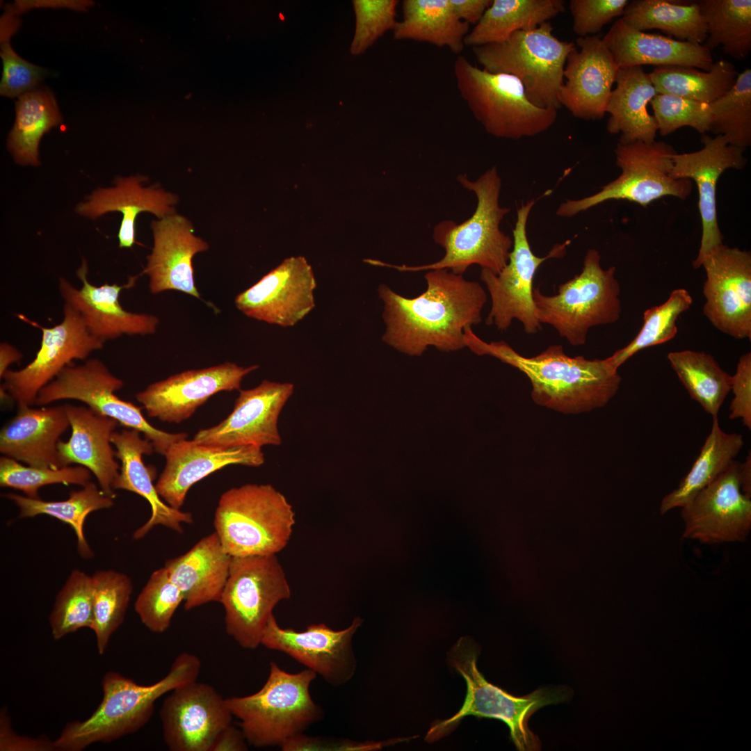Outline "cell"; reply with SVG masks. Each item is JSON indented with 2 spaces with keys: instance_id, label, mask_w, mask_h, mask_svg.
<instances>
[{
  "instance_id": "6da1fadb",
  "label": "cell",
  "mask_w": 751,
  "mask_h": 751,
  "mask_svg": "<svg viewBox=\"0 0 751 751\" xmlns=\"http://www.w3.org/2000/svg\"><path fill=\"white\" fill-rule=\"evenodd\" d=\"M424 278L426 291L411 298L379 285L386 327L382 340L410 356H420L429 346L444 352L465 348V329L481 322L485 291L447 269L428 270Z\"/></svg>"
},
{
  "instance_id": "7a4b0ae2",
  "label": "cell",
  "mask_w": 751,
  "mask_h": 751,
  "mask_svg": "<svg viewBox=\"0 0 751 751\" xmlns=\"http://www.w3.org/2000/svg\"><path fill=\"white\" fill-rule=\"evenodd\" d=\"M464 344L478 355L492 356L522 371L531 382L533 401L563 413L604 407L616 394L622 380L607 357H570L561 345H551L538 355L526 357L504 341L481 339L471 328L465 329Z\"/></svg>"
},
{
  "instance_id": "3957f363",
  "label": "cell",
  "mask_w": 751,
  "mask_h": 751,
  "mask_svg": "<svg viewBox=\"0 0 751 751\" xmlns=\"http://www.w3.org/2000/svg\"><path fill=\"white\" fill-rule=\"evenodd\" d=\"M457 180L475 194L477 204L471 216L461 223L444 220L434 227L433 239L444 249L442 258L419 266L391 265L376 260L374 265L401 272L447 269L458 275H463L472 265L495 274L506 266L513 241L500 229V223L510 209L499 204L501 179L496 167L488 169L474 181L463 174L459 175Z\"/></svg>"
},
{
  "instance_id": "277c9868",
  "label": "cell",
  "mask_w": 751,
  "mask_h": 751,
  "mask_svg": "<svg viewBox=\"0 0 751 751\" xmlns=\"http://www.w3.org/2000/svg\"><path fill=\"white\" fill-rule=\"evenodd\" d=\"M201 661L193 654L178 655L168 674L157 682L140 685L116 672L102 679L103 698L83 721L66 725L54 741L56 750L80 751L96 742L109 743L138 732L150 720L155 702L167 693L197 680Z\"/></svg>"
},
{
  "instance_id": "5b68a950",
  "label": "cell",
  "mask_w": 751,
  "mask_h": 751,
  "mask_svg": "<svg viewBox=\"0 0 751 751\" xmlns=\"http://www.w3.org/2000/svg\"><path fill=\"white\" fill-rule=\"evenodd\" d=\"M480 649L472 639L462 637L448 654L449 665L467 684V693L462 706L449 719L436 722L427 733L426 739L437 741L455 728L465 716L495 718L504 722L510 729V738L519 751L539 750L541 743L529 729L528 722L540 709L566 701L569 691L563 687H542L522 697L514 696L489 683L477 668Z\"/></svg>"
},
{
  "instance_id": "8992f818",
  "label": "cell",
  "mask_w": 751,
  "mask_h": 751,
  "mask_svg": "<svg viewBox=\"0 0 751 751\" xmlns=\"http://www.w3.org/2000/svg\"><path fill=\"white\" fill-rule=\"evenodd\" d=\"M316 677L309 668L291 674L271 661L268 677L259 691L226 698L248 743L256 748L281 746L321 720L323 711L309 693Z\"/></svg>"
},
{
  "instance_id": "52a82bcc",
  "label": "cell",
  "mask_w": 751,
  "mask_h": 751,
  "mask_svg": "<svg viewBox=\"0 0 751 751\" xmlns=\"http://www.w3.org/2000/svg\"><path fill=\"white\" fill-rule=\"evenodd\" d=\"M295 523L291 504L270 484L227 490L213 519L214 531L232 557L277 554L289 542Z\"/></svg>"
},
{
  "instance_id": "ba28073f",
  "label": "cell",
  "mask_w": 751,
  "mask_h": 751,
  "mask_svg": "<svg viewBox=\"0 0 751 751\" xmlns=\"http://www.w3.org/2000/svg\"><path fill=\"white\" fill-rule=\"evenodd\" d=\"M598 250L588 249L580 274L558 286L557 293L543 294L533 288L535 316L552 326L574 346L584 345L589 330L615 323L622 312L616 268L604 269Z\"/></svg>"
},
{
  "instance_id": "9c48e42d",
  "label": "cell",
  "mask_w": 751,
  "mask_h": 751,
  "mask_svg": "<svg viewBox=\"0 0 751 751\" xmlns=\"http://www.w3.org/2000/svg\"><path fill=\"white\" fill-rule=\"evenodd\" d=\"M453 71L457 88L471 113L489 134L517 140L549 129L558 116L554 108L538 107L528 100L515 76L493 73L458 55Z\"/></svg>"
},
{
  "instance_id": "30bf717a",
  "label": "cell",
  "mask_w": 751,
  "mask_h": 751,
  "mask_svg": "<svg viewBox=\"0 0 751 751\" xmlns=\"http://www.w3.org/2000/svg\"><path fill=\"white\" fill-rule=\"evenodd\" d=\"M575 47L573 42L557 38L547 22L517 31L501 42L473 47L472 51L483 69L517 78L531 104L558 110L566 60Z\"/></svg>"
},
{
  "instance_id": "8fae6325",
  "label": "cell",
  "mask_w": 751,
  "mask_h": 751,
  "mask_svg": "<svg viewBox=\"0 0 751 751\" xmlns=\"http://www.w3.org/2000/svg\"><path fill=\"white\" fill-rule=\"evenodd\" d=\"M291 595L276 554L232 557L219 601L226 633L243 649L257 648L274 608Z\"/></svg>"
},
{
  "instance_id": "7c38bea8",
  "label": "cell",
  "mask_w": 751,
  "mask_h": 751,
  "mask_svg": "<svg viewBox=\"0 0 751 751\" xmlns=\"http://www.w3.org/2000/svg\"><path fill=\"white\" fill-rule=\"evenodd\" d=\"M675 153L672 147L663 141L618 142L615 154L616 164L622 170L620 176L592 195L563 202L556 214L570 218L612 200H627L647 207L666 196L686 199L693 184L689 179L672 177V156Z\"/></svg>"
},
{
  "instance_id": "4fadbf2b",
  "label": "cell",
  "mask_w": 751,
  "mask_h": 751,
  "mask_svg": "<svg viewBox=\"0 0 751 751\" xmlns=\"http://www.w3.org/2000/svg\"><path fill=\"white\" fill-rule=\"evenodd\" d=\"M535 202V200H529L517 211L513 245L506 266L498 274L486 269H481L480 274L491 298V308L485 323L501 331L508 330L514 319L522 324L528 334H536L542 329L535 316L533 278L544 261L563 257L570 242L556 244L544 257H538L533 252L527 238L526 224Z\"/></svg>"
},
{
  "instance_id": "5bb4252c",
  "label": "cell",
  "mask_w": 751,
  "mask_h": 751,
  "mask_svg": "<svg viewBox=\"0 0 751 751\" xmlns=\"http://www.w3.org/2000/svg\"><path fill=\"white\" fill-rule=\"evenodd\" d=\"M124 383L98 359H90L79 365H69L39 392L35 405L74 399L111 417L129 429L143 434L154 451L164 455L175 442L188 437L186 433H171L152 426L141 412L142 407L118 398L115 392Z\"/></svg>"
},
{
  "instance_id": "9a60e30c",
  "label": "cell",
  "mask_w": 751,
  "mask_h": 751,
  "mask_svg": "<svg viewBox=\"0 0 751 751\" xmlns=\"http://www.w3.org/2000/svg\"><path fill=\"white\" fill-rule=\"evenodd\" d=\"M19 318L41 331L40 346L25 367L8 370L1 390L8 393L18 407L32 406L40 391L74 360H85L103 348L105 342L87 329L81 316L67 304L63 305L61 322L45 327L19 314Z\"/></svg>"
},
{
  "instance_id": "2e32d148",
  "label": "cell",
  "mask_w": 751,
  "mask_h": 751,
  "mask_svg": "<svg viewBox=\"0 0 751 751\" xmlns=\"http://www.w3.org/2000/svg\"><path fill=\"white\" fill-rule=\"evenodd\" d=\"M706 272L703 314L735 339H751V254L720 245L702 261Z\"/></svg>"
},
{
  "instance_id": "e0dca14e",
  "label": "cell",
  "mask_w": 751,
  "mask_h": 751,
  "mask_svg": "<svg viewBox=\"0 0 751 751\" xmlns=\"http://www.w3.org/2000/svg\"><path fill=\"white\" fill-rule=\"evenodd\" d=\"M740 464L734 460L681 508L683 538L708 544L747 539L751 529V499L741 490Z\"/></svg>"
},
{
  "instance_id": "ac0fdd59",
  "label": "cell",
  "mask_w": 751,
  "mask_h": 751,
  "mask_svg": "<svg viewBox=\"0 0 751 751\" xmlns=\"http://www.w3.org/2000/svg\"><path fill=\"white\" fill-rule=\"evenodd\" d=\"M232 717L226 698L197 680L170 691L160 709L163 739L171 751H211Z\"/></svg>"
},
{
  "instance_id": "d6986e66",
  "label": "cell",
  "mask_w": 751,
  "mask_h": 751,
  "mask_svg": "<svg viewBox=\"0 0 751 751\" xmlns=\"http://www.w3.org/2000/svg\"><path fill=\"white\" fill-rule=\"evenodd\" d=\"M360 617L342 630H333L323 623L309 625L298 631L282 628L273 615L264 630L261 645L288 654L321 676L333 686L349 681L356 670L352 640L361 626Z\"/></svg>"
},
{
  "instance_id": "ffe728a7",
  "label": "cell",
  "mask_w": 751,
  "mask_h": 751,
  "mask_svg": "<svg viewBox=\"0 0 751 751\" xmlns=\"http://www.w3.org/2000/svg\"><path fill=\"white\" fill-rule=\"evenodd\" d=\"M316 281L302 256L285 259L254 285L235 298L245 316L281 327H292L315 307Z\"/></svg>"
},
{
  "instance_id": "44dd1931",
  "label": "cell",
  "mask_w": 751,
  "mask_h": 751,
  "mask_svg": "<svg viewBox=\"0 0 751 751\" xmlns=\"http://www.w3.org/2000/svg\"><path fill=\"white\" fill-rule=\"evenodd\" d=\"M293 391L292 383L267 380L240 389L232 412L218 424L200 430L193 439L225 447L279 446V416Z\"/></svg>"
},
{
  "instance_id": "7402d4cb",
  "label": "cell",
  "mask_w": 751,
  "mask_h": 751,
  "mask_svg": "<svg viewBox=\"0 0 751 751\" xmlns=\"http://www.w3.org/2000/svg\"><path fill=\"white\" fill-rule=\"evenodd\" d=\"M258 365L241 366L223 364L201 369L183 371L148 385L136 398L150 417L179 423L216 394L240 390L243 378L257 369Z\"/></svg>"
},
{
  "instance_id": "603a6c76",
  "label": "cell",
  "mask_w": 751,
  "mask_h": 751,
  "mask_svg": "<svg viewBox=\"0 0 751 751\" xmlns=\"http://www.w3.org/2000/svg\"><path fill=\"white\" fill-rule=\"evenodd\" d=\"M702 149L672 156L671 175L674 179H689L698 189V209L702 220L700 247L693 262L695 268H700L703 259L714 249L723 244V236L719 228L716 207V188L721 175L727 169H742L748 163L745 150L729 144L722 135L711 137L702 134Z\"/></svg>"
},
{
  "instance_id": "cb8c5ba5",
  "label": "cell",
  "mask_w": 751,
  "mask_h": 751,
  "mask_svg": "<svg viewBox=\"0 0 751 751\" xmlns=\"http://www.w3.org/2000/svg\"><path fill=\"white\" fill-rule=\"evenodd\" d=\"M568 54L559 102L574 117L583 120L601 119L606 113L619 67L599 35L578 37Z\"/></svg>"
},
{
  "instance_id": "d4e9b609",
  "label": "cell",
  "mask_w": 751,
  "mask_h": 751,
  "mask_svg": "<svg viewBox=\"0 0 751 751\" xmlns=\"http://www.w3.org/2000/svg\"><path fill=\"white\" fill-rule=\"evenodd\" d=\"M76 275L82 282L81 288L60 277L58 290L65 303L78 312L87 329L95 337L106 342L123 334L147 335L155 332L159 323L156 316L129 312L120 302L122 290L132 287L138 276L130 277L123 285L105 283L95 286L88 280V263L84 259Z\"/></svg>"
},
{
  "instance_id": "484cf974",
  "label": "cell",
  "mask_w": 751,
  "mask_h": 751,
  "mask_svg": "<svg viewBox=\"0 0 751 751\" xmlns=\"http://www.w3.org/2000/svg\"><path fill=\"white\" fill-rule=\"evenodd\" d=\"M164 456L155 486L162 500L175 509L181 508L194 484L216 471L231 465L259 467L265 461L260 447L218 446L186 439L173 443Z\"/></svg>"
},
{
  "instance_id": "4316f807",
  "label": "cell",
  "mask_w": 751,
  "mask_h": 751,
  "mask_svg": "<svg viewBox=\"0 0 751 751\" xmlns=\"http://www.w3.org/2000/svg\"><path fill=\"white\" fill-rule=\"evenodd\" d=\"M152 229L154 245L142 273L149 277L150 292L176 290L201 299L193 259L209 249L207 243L195 235L187 218L175 213L152 221Z\"/></svg>"
},
{
  "instance_id": "83f0119b",
  "label": "cell",
  "mask_w": 751,
  "mask_h": 751,
  "mask_svg": "<svg viewBox=\"0 0 751 751\" xmlns=\"http://www.w3.org/2000/svg\"><path fill=\"white\" fill-rule=\"evenodd\" d=\"M65 408L72 434L67 442L58 443L61 467L77 464L87 468L101 490L115 496L114 484L120 466L115 460L111 437L118 423L88 407L65 404Z\"/></svg>"
},
{
  "instance_id": "f1b7e54d",
  "label": "cell",
  "mask_w": 751,
  "mask_h": 751,
  "mask_svg": "<svg viewBox=\"0 0 751 751\" xmlns=\"http://www.w3.org/2000/svg\"><path fill=\"white\" fill-rule=\"evenodd\" d=\"M140 433L134 429L122 430L113 432L111 437L116 449L115 458L121 462L114 490L134 492L145 499L151 506L149 519L134 531L133 537L140 540L159 525L182 533L183 524L193 522V515L169 506L159 495L153 483L154 468L146 466L143 460V455H151L154 451V446L150 441L143 439Z\"/></svg>"
},
{
  "instance_id": "f546056e",
  "label": "cell",
  "mask_w": 751,
  "mask_h": 751,
  "mask_svg": "<svg viewBox=\"0 0 751 751\" xmlns=\"http://www.w3.org/2000/svg\"><path fill=\"white\" fill-rule=\"evenodd\" d=\"M70 422L65 405L19 407L0 432V452L27 465L58 469V443Z\"/></svg>"
},
{
  "instance_id": "4dcf8cb0",
  "label": "cell",
  "mask_w": 751,
  "mask_h": 751,
  "mask_svg": "<svg viewBox=\"0 0 751 751\" xmlns=\"http://www.w3.org/2000/svg\"><path fill=\"white\" fill-rule=\"evenodd\" d=\"M619 68L645 65L693 67L704 71L714 61L703 45L647 33L617 19L602 38Z\"/></svg>"
},
{
  "instance_id": "1f68e13d",
  "label": "cell",
  "mask_w": 751,
  "mask_h": 751,
  "mask_svg": "<svg viewBox=\"0 0 751 751\" xmlns=\"http://www.w3.org/2000/svg\"><path fill=\"white\" fill-rule=\"evenodd\" d=\"M144 177L131 176L118 178L115 185L95 191L87 201L80 203L76 211L81 216L97 218L108 212L122 215L118 234L119 247L130 248L136 243L135 221L142 212H150L158 218L175 213L177 197L163 189L144 187Z\"/></svg>"
},
{
  "instance_id": "d6a6232c",
  "label": "cell",
  "mask_w": 751,
  "mask_h": 751,
  "mask_svg": "<svg viewBox=\"0 0 751 751\" xmlns=\"http://www.w3.org/2000/svg\"><path fill=\"white\" fill-rule=\"evenodd\" d=\"M232 558L214 531L184 554L166 560L164 567L182 592L186 610L220 601Z\"/></svg>"
},
{
  "instance_id": "836d02e7",
  "label": "cell",
  "mask_w": 751,
  "mask_h": 751,
  "mask_svg": "<svg viewBox=\"0 0 751 751\" xmlns=\"http://www.w3.org/2000/svg\"><path fill=\"white\" fill-rule=\"evenodd\" d=\"M615 83L606 111L607 131L620 134L622 143L656 141L657 124L647 104L657 92L649 74L641 66L619 68Z\"/></svg>"
},
{
  "instance_id": "e575fe53",
  "label": "cell",
  "mask_w": 751,
  "mask_h": 751,
  "mask_svg": "<svg viewBox=\"0 0 751 751\" xmlns=\"http://www.w3.org/2000/svg\"><path fill=\"white\" fill-rule=\"evenodd\" d=\"M403 19L394 31L396 40H410L448 47L455 54L464 49L469 24L459 19L450 0H404Z\"/></svg>"
},
{
  "instance_id": "d590c367",
  "label": "cell",
  "mask_w": 751,
  "mask_h": 751,
  "mask_svg": "<svg viewBox=\"0 0 751 751\" xmlns=\"http://www.w3.org/2000/svg\"><path fill=\"white\" fill-rule=\"evenodd\" d=\"M562 0H492L465 38V45L501 42L514 32L533 29L565 11Z\"/></svg>"
},
{
  "instance_id": "8d00e7d4",
  "label": "cell",
  "mask_w": 751,
  "mask_h": 751,
  "mask_svg": "<svg viewBox=\"0 0 751 751\" xmlns=\"http://www.w3.org/2000/svg\"><path fill=\"white\" fill-rule=\"evenodd\" d=\"M739 433H725L717 417H713L711 431L691 470L676 489L665 495L661 503L660 513L664 515L675 508H682L701 490L714 481L735 460L744 446Z\"/></svg>"
},
{
  "instance_id": "74e56055",
  "label": "cell",
  "mask_w": 751,
  "mask_h": 751,
  "mask_svg": "<svg viewBox=\"0 0 751 751\" xmlns=\"http://www.w3.org/2000/svg\"><path fill=\"white\" fill-rule=\"evenodd\" d=\"M620 18L636 30L659 29L681 41L702 45L707 36L706 23L696 1L633 0L629 2Z\"/></svg>"
},
{
  "instance_id": "f35d334b",
  "label": "cell",
  "mask_w": 751,
  "mask_h": 751,
  "mask_svg": "<svg viewBox=\"0 0 751 751\" xmlns=\"http://www.w3.org/2000/svg\"><path fill=\"white\" fill-rule=\"evenodd\" d=\"M3 496L18 507L21 518L47 515L71 526L76 536L78 551L84 558L93 556L83 532L88 515L96 510L110 508L114 503V496L106 494L90 481L81 490L71 492L69 497L63 501H45L15 493H8Z\"/></svg>"
},
{
  "instance_id": "ab89813d",
  "label": "cell",
  "mask_w": 751,
  "mask_h": 751,
  "mask_svg": "<svg viewBox=\"0 0 751 751\" xmlns=\"http://www.w3.org/2000/svg\"><path fill=\"white\" fill-rule=\"evenodd\" d=\"M15 108L8 148L17 163L38 165L42 136L62 122L56 101L48 89H34L19 97Z\"/></svg>"
},
{
  "instance_id": "60d3db41",
  "label": "cell",
  "mask_w": 751,
  "mask_h": 751,
  "mask_svg": "<svg viewBox=\"0 0 751 751\" xmlns=\"http://www.w3.org/2000/svg\"><path fill=\"white\" fill-rule=\"evenodd\" d=\"M656 91L711 104L734 86L738 72L726 60L714 62L711 69L704 71L693 67L663 65L648 73Z\"/></svg>"
},
{
  "instance_id": "b9f144b4",
  "label": "cell",
  "mask_w": 751,
  "mask_h": 751,
  "mask_svg": "<svg viewBox=\"0 0 751 751\" xmlns=\"http://www.w3.org/2000/svg\"><path fill=\"white\" fill-rule=\"evenodd\" d=\"M696 2L706 26L703 45L710 51L722 45L725 54L738 60L746 59L751 50V1Z\"/></svg>"
},
{
  "instance_id": "7bdbcfd3",
  "label": "cell",
  "mask_w": 751,
  "mask_h": 751,
  "mask_svg": "<svg viewBox=\"0 0 751 751\" xmlns=\"http://www.w3.org/2000/svg\"><path fill=\"white\" fill-rule=\"evenodd\" d=\"M667 357L691 398L712 417H717L731 391L732 376L712 355L702 351H673Z\"/></svg>"
},
{
  "instance_id": "ee69618b",
  "label": "cell",
  "mask_w": 751,
  "mask_h": 751,
  "mask_svg": "<svg viewBox=\"0 0 751 751\" xmlns=\"http://www.w3.org/2000/svg\"><path fill=\"white\" fill-rule=\"evenodd\" d=\"M94 583L93 620L97 650L103 654L111 635L122 623L133 590L131 579L113 570H98Z\"/></svg>"
},
{
  "instance_id": "f6af8a7d",
  "label": "cell",
  "mask_w": 751,
  "mask_h": 751,
  "mask_svg": "<svg viewBox=\"0 0 751 751\" xmlns=\"http://www.w3.org/2000/svg\"><path fill=\"white\" fill-rule=\"evenodd\" d=\"M692 302L693 298L686 289H674L663 304L644 312L643 323L638 333L626 346L607 357L608 360L618 369L640 350L672 339L677 333L676 323L679 316L690 308Z\"/></svg>"
},
{
  "instance_id": "bcb514c9",
  "label": "cell",
  "mask_w": 751,
  "mask_h": 751,
  "mask_svg": "<svg viewBox=\"0 0 751 751\" xmlns=\"http://www.w3.org/2000/svg\"><path fill=\"white\" fill-rule=\"evenodd\" d=\"M710 131L724 136L729 144L745 150L751 145V70L738 74L731 90L709 104Z\"/></svg>"
},
{
  "instance_id": "7dc6e473",
  "label": "cell",
  "mask_w": 751,
  "mask_h": 751,
  "mask_svg": "<svg viewBox=\"0 0 751 751\" xmlns=\"http://www.w3.org/2000/svg\"><path fill=\"white\" fill-rule=\"evenodd\" d=\"M94 583L92 576L74 570L58 592L49 617L51 633L59 640L79 629L91 628Z\"/></svg>"
},
{
  "instance_id": "c3c4849f",
  "label": "cell",
  "mask_w": 751,
  "mask_h": 751,
  "mask_svg": "<svg viewBox=\"0 0 751 751\" xmlns=\"http://www.w3.org/2000/svg\"><path fill=\"white\" fill-rule=\"evenodd\" d=\"M90 471L79 465L58 469L23 465L9 457L0 458V485L24 492L25 496L38 499L40 487L52 484L85 485L90 481Z\"/></svg>"
},
{
  "instance_id": "681fc988",
  "label": "cell",
  "mask_w": 751,
  "mask_h": 751,
  "mask_svg": "<svg viewBox=\"0 0 751 751\" xmlns=\"http://www.w3.org/2000/svg\"><path fill=\"white\" fill-rule=\"evenodd\" d=\"M184 595L163 566L156 570L139 593L134 608L142 623L151 631L161 633L170 627Z\"/></svg>"
},
{
  "instance_id": "f907efd6",
  "label": "cell",
  "mask_w": 751,
  "mask_h": 751,
  "mask_svg": "<svg viewBox=\"0 0 751 751\" xmlns=\"http://www.w3.org/2000/svg\"><path fill=\"white\" fill-rule=\"evenodd\" d=\"M649 104L662 136L684 127H690L702 134L710 131L713 116L709 104L660 93Z\"/></svg>"
},
{
  "instance_id": "816d5d0a",
  "label": "cell",
  "mask_w": 751,
  "mask_h": 751,
  "mask_svg": "<svg viewBox=\"0 0 751 751\" xmlns=\"http://www.w3.org/2000/svg\"><path fill=\"white\" fill-rule=\"evenodd\" d=\"M355 30L350 45L353 55L363 54L387 31L394 30L397 0H354Z\"/></svg>"
},
{
  "instance_id": "f5cc1de1",
  "label": "cell",
  "mask_w": 751,
  "mask_h": 751,
  "mask_svg": "<svg viewBox=\"0 0 751 751\" xmlns=\"http://www.w3.org/2000/svg\"><path fill=\"white\" fill-rule=\"evenodd\" d=\"M0 54L3 66L0 83L1 95L19 97L31 90L46 74L42 68L18 56L11 47L9 40H1Z\"/></svg>"
},
{
  "instance_id": "db71d44e",
  "label": "cell",
  "mask_w": 751,
  "mask_h": 751,
  "mask_svg": "<svg viewBox=\"0 0 751 751\" xmlns=\"http://www.w3.org/2000/svg\"><path fill=\"white\" fill-rule=\"evenodd\" d=\"M628 0H571L572 29L579 37L594 35L613 19L622 17Z\"/></svg>"
},
{
  "instance_id": "11a10c76",
  "label": "cell",
  "mask_w": 751,
  "mask_h": 751,
  "mask_svg": "<svg viewBox=\"0 0 751 751\" xmlns=\"http://www.w3.org/2000/svg\"><path fill=\"white\" fill-rule=\"evenodd\" d=\"M731 390L734 398L729 406V418L740 419L751 429V353L742 355L732 376Z\"/></svg>"
},
{
  "instance_id": "9f6ffc18",
  "label": "cell",
  "mask_w": 751,
  "mask_h": 751,
  "mask_svg": "<svg viewBox=\"0 0 751 751\" xmlns=\"http://www.w3.org/2000/svg\"><path fill=\"white\" fill-rule=\"evenodd\" d=\"M280 747L284 751H351L378 748L381 746L380 743H357L345 738L308 736L302 734L286 740Z\"/></svg>"
},
{
  "instance_id": "6f0895ef",
  "label": "cell",
  "mask_w": 751,
  "mask_h": 751,
  "mask_svg": "<svg viewBox=\"0 0 751 751\" xmlns=\"http://www.w3.org/2000/svg\"><path fill=\"white\" fill-rule=\"evenodd\" d=\"M0 750L2 751L56 750L54 741L47 738H33L16 734L10 728L5 711L1 713Z\"/></svg>"
},
{
  "instance_id": "680465c9",
  "label": "cell",
  "mask_w": 751,
  "mask_h": 751,
  "mask_svg": "<svg viewBox=\"0 0 751 751\" xmlns=\"http://www.w3.org/2000/svg\"><path fill=\"white\" fill-rule=\"evenodd\" d=\"M457 17L469 24H476L491 3L490 0H450Z\"/></svg>"
},
{
  "instance_id": "91938a15",
  "label": "cell",
  "mask_w": 751,
  "mask_h": 751,
  "mask_svg": "<svg viewBox=\"0 0 751 751\" xmlns=\"http://www.w3.org/2000/svg\"><path fill=\"white\" fill-rule=\"evenodd\" d=\"M248 744L241 729L231 724L218 735L211 751H244L248 750Z\"/></svg>"
},
{
  "instance_id": "94428289",
  "label": "cell",
  "mask_w": 751,
  "mask_h": 751,
  "mask_svg": "<svg viewBox=\"0 0 751 751\" xmlns=\"http://www.w3.org/2000/svg\"><path fill=\"white\" fill-rule=\"evenodd\" d=\"M22 358V354L15 347L7 342L0 344V378H3L8 366L13 363L19 362Z\"/></svg>"
},
{
  "instance_id": "6125c7cd",
  "label": "cell",
  "mask_w": 751,
  "mask_h": 751,
  "mask_svg": "<svg viewBox=\"0 0 751 751\" xmlns=\"http://www.w3.org/2000/svg\"><path fill=\"white\" fill-rule=\"evenodd\" d=\"M739 483L741 490L751 498V453L749 451L744 462H741L739 468Z\"/></svg>"
}]
</instances>
